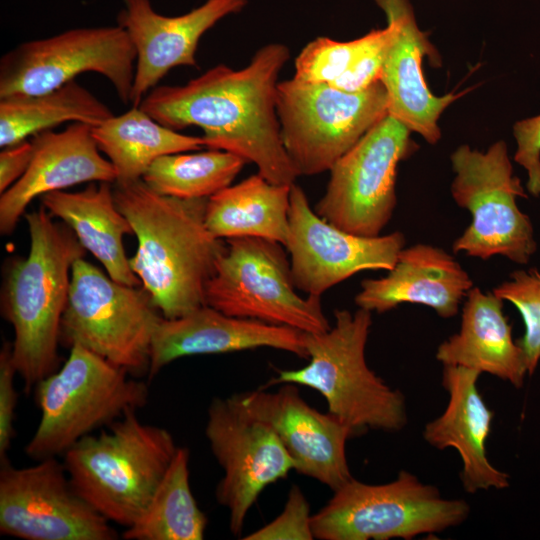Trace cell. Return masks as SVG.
<instances>
[{
	"instance_id": "1",
	"label": "cell",
	"mask_w": 540,
	"mask_h": 540,
	"mask_svg": "<svg viewBox=\"0 0 540 540\" xmlns=\"http://www.w3.org/2000/svg\"><path fill=\"white\" fill-rule=\"evenodd\" d=\"M289 57L286 45L266 44L241 69L219 64L184 85L156 86L138 107L170 129L201 128L205 147L255 164L271 183L292 185L298 174L276 110L278 77Z\"/></svg>"
},
{
	"instance_id": "2",
	"label": "cell",
	"mask_w": 540,
	"mask_h": 540,
	"mask_svg": "<svg viewBox=\"0 0 540 540\" xmlns=\"http://www.w3.org/2000/svg\"><path fill=\"white\" fill-rule=\"evenodd\" d=\"M114 200L138 245L132 271L165 319L205 305V289L226 244L205 223L208 198L157 193L142 179L115 182Z\"/></svg>"
},
{
	"instance_id": "3",
	"label": "cell",
	"mask_w": 540,
	"mask_h": 540,
	"mask_svg": "<svg viewBox=\"0 0 540 540\" xmlns=\"http://www.w3.org/2000/svg\"><path fill=\"white\" fill-rule=\"evenodd\" d=\"M30 236L26 258L14 260L3 284L1 312L12 325V361L30 393L59 367L58 344L76 260L86 249L77 236L52 221L43 207L25 214Z\"/></svg>"
},
{
	"instance_id": "4",
	"label": "cell",
	"mask_w": 540,
	"mask_h": 540,
	"mask_svg": "<svg viewBox=\"0 0 540 540\" xmlns=\"http://www.w3.org/2000/svg\"><path fill=\"white\" fill-rule=\"evenodd\" d=\"M136 413L83 437L63 455L75 491L124 528L145 512L178 449L167 429L142 422Z\"/></svg>"
},
{
	"instance_id": "5",
	"label": "cell",
	"mask_w": 540,
	"mask_h": 540,
	"mask_svg": "<svg viewBox=\"0 0 540 540\" xmlns=\"http://www.w3.org/2000/svg\"><path fill=\"white\" fill-rule=\"evenodd\" d=\"M334 326L321 333H304L309 363L280 370L267 386L310 387L326 400L328 412L356 434L368 428L397 432L407 424L405 398L367 365L365 348L372 312L358 308L334 312Z\"/></svg>"
},
{
	"instance_id": "6",
	"label": "cell",
	"mask_w": 540,
	"mask_h": 540,
	"mask_svg": "<svg viewBox=\"0 0 540 540\" xmlns=\"http://www.w3.org/2000/svg\"><path fill=\"white\" fill-rule=\"evenodd\" d=\"M33 391L40 421L25 453L36 461L64 455L93 431L143 408L149 397L145 382L78 344Z\"/></svg>"
},
{
	"instance_id": "7",
	"label": "cell",
	"mask_w": 540,
	"mask_h": 540,
	"mask_svg": "<svg viewBox=\"0 0 540 540\" xmlns=\"http://www.w3.org/2000/svg\"><path fill=\"white\" fill-rule=\"evenodd\" d=\"M312 515L314 538L320 540L412 539L462 524L470 506L443 498L432 485L402 470L385 484L371 485L353 477Z\"/></svg>"
},
{
	"instance_id": "8",
	"label": "cell",
	"mask_w": 540,
	"mask_h": 540,
	"mask_svg": "<svg viewBox=\"0 0 540 540\" xmlns=\"http://www.w3.org/2000/svg\"><path fill=\"white\" fill-rule=\"evenodd\" d=\"M388 109L381 81L360 92L294 78L277 85L281 138L298 176L329 171L388 114Z\"/></svg>"
},
{
	"instance_id": "9",
	"label": "cell",
	"mask_w": 540,
	"mask_h": 540,
	"mask_svg": "<svg viewBox=\"0 0 540 540\" xmlns=\"http://www.w3.org/2000/svg\"><path fill=\"white\" fill-rule=\"evenodd\" d=\"M161 317L146 291L105 276L83 258L71 270L61 339L139 377L148 374Z\"/></svg>"
},
{
	"instance_id": "10",
	"label": "cell",
	"mask_w": 540,
	"mask_h": 540,
	"mask_svg": "<svg viewBox=\"0 0 540 540\" xmlns=\"http://www.w3.org/2000/svg\"><path fill=\"white\" fill-rule=\"evenodd\" d=\"M280 243L228 239L205 289V305L226 315L321 333L331 326L320 297L300 296Z\"/></svg>"
},
{
	"instance_id": "11",
	"label": "cell",
	"mask_w": 540,
	"mask_h": 540,
	"mask_svg": "<svg viewBox=\"0 0 540 540\" xmlns=\"http://www.w3.org/2000/svg\"><path fill=\"white\" fill-rule=\"evenodd\" d=\"M451 162L452 197L472 217L454 241L453 251L482 260L500 255L527 264L537 244L529 216L516 203L527 195L513 173L506 143L495 142L486 152L462 145L452 153Z\"/></svg>"
},
{
	"instance_id": "12",
	"label": "cell",
	"mask_w": 540,
	"mask_h": 540,
	"mask_svg": "<svg viewBox=\"0 0 540 540\" xmlns=\"http://www.w3.org/2000/svg\"><path fill=\"white\" fill-rule=\"evenodd\" d=\"M135 68V48L120 25L73 28L5 53L0 60V98L49 92L84 72H95L129 104Z\"/></svg>"
},
{
	"instance_id": "13",
	"label": "cell",
	"mask_w": 540,
	"mask_h": 540,
	"mask_svg": "<svg viewBox=\"0 0 540 540\" xmlns=\"http://www.w3.org/2000/svg\"><path fill=\"white\" fill-rule=\"evenodd\" d=\"M410 134L388 113L331 167L315 212L347 232L379 236L396 206L398 165L418 149Z\"/></svg>"
},
{
	"instance_id": "14",
	"label": "cell",
	"mask_w": 540,
	"mask_h": 540,
	"mask_svg": "<svg viewBox=\"0 0 540 540\" xmlns=\"http://www.w3.org/2000/svg\"><path fill=\"white\" fill-rule=\"evenodd\" d=\"M205 436L224 473L216 499L228 511L231 533L240 536L259 495L288 476L293 460L274 430L251 414L238 394L212 399Z\"/></svg>"
},
{
	"instance_id": "15",
	"label": "cell",
	"mask_w": 540,
	"mask_h": 540,
	"mask_svg": "<svg viewBox=\"0 0 540 540\" xmlns=\"http://www.w3.org/2000/svg\"><path fill=\"white\" fill-rule=\"evenodd\" d=\"M0 470V533L25 540H115L111 522L73 488L56 457Z\"/></svg>"
},
{
	"instance_id": "16",
	"label": "cell",
	"mask_w": 540,
	"mask_h": 540,
	"mask_svg": "<svg viewBox=\"0 0 540 540\" xmlns=\"http://www.w3.org/2000/svg\"><path fill=\"white\" fill-rule=\"evenodd\" d=\"M405 237L395 231L365 237L347 232L320 217L304 190L291 185L289 234L285 244L298 290L321 297L328 289L366 270H391Z\"/></svg>"
},
{
	"instance_id": "17",
	"label": "cell",
	"mask_w": 540,
	"mask_h": 540,
	"mask_svg": "<svg viewBox=\"0 0 540 540\" xmlns=\"http://www.w3.org/2000/svg\"><path fill=\"white\" fill-rule=\"evenodd\" d=\"M238 395L251 414L274 430L299 474L333 491L352 478L345 447L354 431L331 413L311 407L294 384H283L276 392L258 389Z\"/></svg>"
},
{
	"instance_id": "18",
	"label": "cell",
	"mask_w": 540,
	"mask_h": 540,
	"mask_svg": "<svg viewBox=\"0 0 540 540\" xmlns=\"http://www.w3.org/2000/svg\"><path fill=\"white\" fill-rule=\"evenodd\" d=\"M118 14L136 51V68L131 105L138 107L145 95L178 66L197 67L200 38L228 15L241 12L247 0H205L179 16H165L154 10L150 0H122Z\"/></svg>"
},
{
	"instance_id": "19",
	"label": "cell",
	"mask_w": 540,
	"mask_h": 540,
	"mask_svg": "<svg viewBox=\"0 0 540 540\" xmlns=\"http://www.w3.org/2000/svg\"><path fill=\"white\" fill-rule=\"evenodd\" d=\"M391 28L380 81L389 101L388 113L428 143H436L441 132L438 119L463 93L434 95L424 78V56L440 65V56L420 30L410 0H374Z\"/></svg>"
},
{
	"instance_id": "20",
	"label": "cell",
	"mask_w": 540,
	"mask_h": 540,
	"mask_svg": "<svg viewBox=\"0 0 540 540\" xmlns=\"http://www.w3.org/2000/svg\"><path fill=\"white\" fill-rule=\"evenodd\" d=\"M92 127L72 122L61 132L43 131L33 136V156L24 175L0 197V232L10 234L33 199L84 182L116 181Z\"/></svg>"
},
{
	"instance_id": "21",
	"label": "cell",
	"mask_w": 540,
	"mask_h": 540,
	"mask_svg": "<svg viewBox=\"0 0 540 540\" xmlns=\"http://www.w3.org/2000/svg\"><path fill=\"white\" fill-rule=\"evenodd\" d=\"M269 347L307 359L304 332L226 315L208 305L175 319L162 318L154 334L147 376L178 358Z\"/></svg>"
},
{
	"instance_id": "22",
	"label": "cell",
	"mask_w": 540,
	"mask_h": 540,
	"mask_svg": "<svg viewBox=\"0 0 540 540\" xmlns=\"http://www.w3.org/2000/svg\"><path fill=\"white\" fill-rule=\"evenodd\" d=\"M473 286L468 273L449 253L433 245L415 244L399 252L387 275L363 280L355 304L377 313L403 303L421 304L442 318H451Z\"/></svg>"
},
{
	"instance_id": "23",
	"label": "cell",
	"mask_w": 540,
	"mask_h": 540,
	"mask_svg": "<svg viewBox=\"0 0 540 540\" xmlns=\"http://www.w3.org/2000/svg\"><path fill=\"white\" fill-rule=\"evenodd\" d=\"M480 375L475 369L444 366L442 385L449 401L444 412L423 430L425 441L434 448L458 451L462 461L460 478L468 493L509 486V475L493 466L487 457L486 441L494 415L477 388Z\"/></svg>"
},
{
	"instance_id": "24",
	"label": "cell",
	"mask_w": 540,
	"mask_h": 540,
	"mask_svg": "<svg viewBox=\"0 0 540 540\" xmlns=\"http://www.w3.org/2000/svg\"><path fill=\"white\" fill-rule=\"evenodd\" d=\"M436 359L444 366L489 373L517 388L528 373L524 352L513 340L503 312V300L474 286L465 297L459 332L438 346Z\"/></svg>"
},
{
	"instance_id": "25",
	"label": "cell",
	"mask_w": 540,
	"mask_h": 540,
	"mask_svg": "<svg viewBox=\"0 0 540 540\" xmlns=\"http://www.w3.org/2000/svg\"><path fill=\"white\" fill-rule=\"evenodd\" d=\"M51 216L65 222L82 246L102 263L113 280L137 287L140 280L126 257L123 237L133 234L126 217L119 211L108 182L90 184L82 191H53L41 196Z\"/></svg>"
},
{
	"instance_id": "26",
	"label": "cell",
	"mask_w": 540,
	"mask_h": 540,
	"mask_svg": "<svg viewBox=\"0 0 540 540\" xmlns=\"http://www.w3.org/2000/svg\"><path fill=\"white\" fill-rule=\"evenodd\" d=\"M291 185L274 184L259 173L208 198L205 223L219 239L263 238L285 246L289 234Z\"/></svg>"
},
{
	"instance_id": "27",
	"label": "cell",
	"mask_w": 540,
	"mask_h": 540,
	"mask_svg": "<svg viewBox=\"0 0 540 540\" xmlns=\"http://www.w3.org/2000/svg\"><path fill=\"white\" fill-rule=\"evenodd\" d=\"M92 134L99 150L113 165L115 182L142 179L161 156L205 147L202 136L181 134L162 125L140 107L133 106L127 112L93 126Z\"/></svg>"
},
{
	"instance_id": "28",
	"label": "cell",
	"mask_w": 540,
	"mask_h": 540,
	"mask_svg": "<svg viewBox=\"0 0 540 540\" xmlns=\"http://www.w3.org/2000/svg\"><path fill=\"white\" fill-rule=\"evenodd\" d=\"M112 116L109 107L76 80L41 94L0 98V146L20 143L64 122L96 126Z\"/></svg>"
},
{
	"instance_id": "29",
	"label": "cell",
	"mask_w": 540,
	"mask_h": 540,
	"mask_svg": "<svg viewBox=\"0 0 540 540\" xmlns=\"http://www.w3.org/2000/svg\"><path fill=\"white\" fill-rule=\"evenodd\" d=\"M190 453L178 447L151 502L122 537L126 540H202L207 517L190 486Z\"/></svg>"
},
{
	"instance_id": "30",
	"label": "cell",
	"mask_w": 540,
	"mask_h": 540,
	"mask_svg": "<svg viewBox=\"0 0 540 540\" xmlns=\"http://www.w3.org/2000/svg\"><path fill=\"white\" fill-rule=\"evenodd\" d=\"M246 163L243 158L218 149L174 153L157 158L142 180L162 195L203 199L230 186Z\"/></svg>"
},
{
	"instance_id": "31",
	"label": "cell",
	"mask_w": 540,
	"mask_h": 540,
	"mask_svg": "<svg viewBox=\"0 0 540 540\" xmlns=\"http://www.w3.org/2000/svg\"><path fill=\"white\" fill-rule=\"evenodd\" d=\"M371 41V32L350 40L317 37L295 59L293 78L307 83L332 84L360 59Z\"/></svg>"
},
{
	"instance_id": "32",
	"label": "cell",
	"mask_w": 540,
	"mask_h": 540,
	"mask_svg": "<svg viewBox=\"0 0 540 540\" xmlns=\"http://www.w3.org/2000/svg\"><path fill=\"white\" fill-rule=\"evenodd\" d=\"M492 292L512 303L523 319L525 332L517 343L524 352L528 374L532 375L540 361V272L514 271Z\"/></svg>"
},
{
	"instance_id": "33",
	"label": "cell",
	"mask_w": 540,
	"mask_h": 540,
	"mask_svg": "<svg viewBox=\"0 0 540 540\" xmlns=\"http://www.w3.org/2000/svg\"><path fill=\"white\" fill-rule=\"evenodd\" d=\"M312 515L310 506L301 489L291 487L284 509L277 518L266 526L257 529L243 539L246 540H312Z\"/></svg>"
},
{
	"instance_id": "34",
	"label": "cell",
	"mask_w": 540,
	"mask_h": 540,
	"mask_svg": "<svg viewBox=\"0 0 540 540\" xmlns=\"http://www.w3.org/2000/svg\"><path fill=\"white\" fill-rule=\"evenodd\" d=\"M12 361L11 343H3L0 351V460L7 461V452L15 435L14 420L18 393Z\"/></svg>"
},
{
	"instance_id": "35",
	"label": "cell",
	"mask_w": 540,
	"mask_h": 540,
	"mask_svg": "<svg viewBox=\"0 0 540 540\" xmlns=\"http://www.w3.org/2000/svg\"><path fill=\"white\" fill-rule=\"evenodd\" d=\"M517 149L514 160L527 172V190L540 198V115L523 119L514 127Z\"/></svg>"
},
{
	"instance_id": "36",
	"label": "cell",
	"mask_w": 540,
	"mask_h": 540,
	"mask_svg": "<svg viewBox=\"0 0 540 540\" xmlns=\"http://www.w3.org/2000/svg\"><path fill=\"white\" fill-rule=\"evenodd\" d=\"M33 156L32 141L4 147L0 152V193L15 184L28 169Z\"/></svg>"
}]
</instances>
